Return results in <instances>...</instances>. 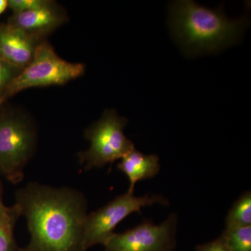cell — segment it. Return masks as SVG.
<instances>
[{"instance_id": "obj_1", "label": "cell", "mask_w": 251, "mask_h": 251, "mask_svg": "<svg viewBox=\"0 0 251 251\" xmlns=\"http://www.w3.org/2000/svg\"><path fill=\"white\" fill-rule=\"evenodd\" d=\"M30 233L21 251H84L82 231L87 214L84 195L70 188L30 183L16 193Z\"/></svg>"}, {"instance_id": "obj_2", "label": "cell", "mask_w": 251, "mask_h": 251, "mask_svg": "<svg viewBox=\"0 0 251 251\" xmlns=\"http://www.w3.org/2000/svg\"><path fill=\"white\" fill-rule=\"evenodd\" d=\"M169 21L175 39L185 52L193 54L217 52L236 42L247 19H229L221 9L182 0L171 3Z\"/></svg>"}, {"instance_id": "obj_3", "label": "cell", "mask_w": 251, "mask_h": 251, "mask_svg": "<svg viewBox=\"0 0 251 251\" xmlns=\"http://www.w3.org/2000/svg\"><path fill=\"white\" fill-rule=\"evenodd\" d=\"M85 66L64 60L46 42L36 46L30 62L16 75L0 98V105L6 99L31 87L61 85L80 77Z\"/></svg>"}, {"instance_id": "obj_4", "label": "cell", "mask_w": 251, "mask_h": 251, "mask_svg": "<svg viewBox=\"0 0 251 251\" xmlns=\"http://www.w3.org/2000/svg\"><path fill=\"white\" fill-rule=\"evenodd\" d=\"M127 122V119L117 115L115 110H107L86 130L90 147L78 154L85 171L114 163L134 150V144L124 133Z\"/></svg>"}, {"instance_id": "obj_5", "label": "cell", "mask_w": 251, "mask_h": 251, "mask_svg": "<svg viewBox=\"0 0 251 251\" xmlns=\"http://www.w3.org/2000/svg\"><path fill=\"white\" fill-rule=\"evenodd\" d=\"M156 203L168 204V201L160 195H146L136 197L133 193L126 192L117 196L103 207L86 216L82 231V249L101 244L105 246L115 227L127 216L133 212H140L144 206Z\"/></svg>"}, {"instance_id": "obj_6", "label": "cell", "mask_w": 251, "mask_h": 251, "mask_svg": "<svg viewBox=\"0 0 251 251\" xmlns=\"http://www.w3.org/2000/svg\"><path fill=\"white\" fill-rule=\"evenodd\" d=\"M35 132L18 115L0 117V173L13 184L24 177V168L35 146Z\"/></svg>"}, {"instance_id": "obj_7", "label": "cell", "mask_w": 251, "mask_h": 251, "mask_svg": "<svg viewBox=\"0 0 251 251\" xmlns=\"http://www.w3.org/2000/svg\"><path fill=\"white\" fill-rule=\"evenodd\" d=\"M177 219L169 216L160 225L145 221L122 233H114L105 244V251H172L175 245Z\"/></svg>"}, {"instance_id": "obj_8", "label": "cell", "mask_w": 251, "mask_h": 251, "mask_svg": "<svg viewBox=\"0 0 251 251\" xmlns=\"http://www.w3.org/2000/svg\"><path fill=\"white\" fill-rule=\"evenodd\" d=\"M36 37L11 24L0 25V57L11 67L23 69L30 62Z\"/></svg>"}, {"instance_id": "obj_9", "label": "cell", "mask_w": 251, "mask_h": 251, "mask_svg": "<svg viewBox=\"0 0 251 251\" xmlns=\"http://www.w3.org/2000/svg\"><path fill=\"white\" fill-rule=\"evenodd\" d=\"M64 20L63 13L54 7L52 2L39 9L14 14L9 24L36 37L54 30Z\"/></svg>"}, {"instance_id": "obj_10", "label": "cell", "mask_w": 251, "mask_h": 251, "mask_svg": "<svg viewBox=\"0 0 251 251\" xmlns=\"http://www.w3.org/2000/svg\"><path fill=\"white\" fill-rule=\"evenodd\" d=\"M117 168L129 180L127 192L133 193L136 183L152 178L159 173V157L156 154H144L134 149L122 158Z\"/></svg>"}, {"instance_id": "obj_11", "label": "cell", "mask_w": 251, "mask_h": 251, "mask_svg": "<svg viewBox=\"0 0 251 251\" xmlns=\"http://www.w3.org/2000/svg\"><path fill=\"white\" fill-rule=\"evenodd\" d=\"M251 226V194L244 193L234 203L226 220V229Z\"/></svg>"}, {"instance_id": "obj_12", "label": "cell", "mask_w": 251, "mask_h": 251, "mask_svg": "<svg viewBox=\"0 0 251 251\" xmlns=\"http://www.w3.org/2000/svg\"><path fill=\"white\" fill-rule=\"evenodd\" d=\"M230 251H251V226L225 230Z\"/></svg>"}, {"instance_id": "obj_13", "label": "cell", "mask_w": 251, "mask_h": 251, "mask_svg": "<svg viewBox=\"0 0 251 251\" xmlns=\"http://www.w3.org/2000/svg\"><path fill=\"white\" fill-rule=\"evenodd\" d=\"M21 214V208L17 204L11 207L4 205L2 201V187L0 184V227L14 229L16 221Z\"/></svg>"}, {"instance_id": "obj_14", "label": "cell", "mask_w": 251, "mask_h": 251, "mask_svg": "<svg viewBox=\"0 0 251 251\" xmlns=\"http://www.w3.org/2000/svg\"><path fill=\"white\" fill-rule=\"evenodd\" d=\"M51 3L52 1L48 0H9L8 6L16 14L39 9Z\"/></svg>"}, {"instance_id": "obj_15", "label": "cell", "mask_w": 251, "mask_h": 251, "mask_svg": "<svg viewBox=\"0 0 251 251\" xmlns=\"http://www.w3.org/2000/svg\"><path fill=\"white\" fill-rule=\"evenodd\" d=\"M14 69H16L11 67L0 57V98L11 81L16 76Z\"/></svg>"}, {"instance_id": "obj_16", "label": "cell", "mask_w": 251, "mask_h": 251, "mask_svg": "<svg viewBox=\"0 0 251 251\" xmlns=\"http://www.w3.org/2000/svg\"><path fill=\"white\" fill-rule=\"evenodd\" d=\"M0 251H21L14 237V229L0 227Z\"/></svg>"}, {"instance_id": "obj_17", "label": "cell", "mask_w": 251, "mask_h": 251, "mask_svg": "<svg viewBox=\"0 0 251 251\" xmlns=\"http://www.w3.org/2000/svg\"><path fill=\"white\" fill-rule=\"evenodd\" d=\"M196 251H230L227 238L224 233L212 242L201 244L196 248Z\"/></svg>"}, {"instance_id": "obj_18", "label": "cell", "mask_w": 251, "mask_h": 251, "mask_svg": "<svg viewBox=\"0 0 251 251\" xmlns=\"http://www.w3.org/2000/svg\"><path fill=\"white\" fill-rule=\"evenodd\" d=\"M8 6V1L6 0H0V15L6 10Z\"/></svg>"}]
</instances>
